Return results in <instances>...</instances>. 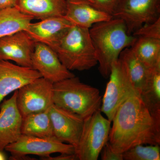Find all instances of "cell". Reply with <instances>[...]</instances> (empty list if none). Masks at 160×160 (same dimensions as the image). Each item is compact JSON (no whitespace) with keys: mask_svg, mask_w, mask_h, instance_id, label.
I'll return each mask as SVG.
<instances>
[{"mask_svg":"<svg viewBox=\"0 0 160 160\" xmlns=\"http://www.w3.org/2000/svg\"><path fill=\"white\" fill-rule=\"evenodd\" d=\"M43 160H78L77 157L75 153H60V155L52 157L50 155L41 157Z\"/></svg>","mask_w":160,"mask_h":160,"instance_id":"27","label":"cell"},{"mask_svg":"<svg viewBox=\"0 0 160 160\" xmlns=\"http://www.w3.org/2000/svg\"><path fill=\"white\" fill-rule=\"evenodd\" d=\"M67 4L66 0H17L15 7L23 13L41 20L65 16Z\"/></svg>","mask_w":160,"mask_h":160,"instance_id":"16","label":"cell"},{"mask_svg":"<svg viewBox=\"0 0 160 160\" xmlns=\"http://www.w3.org/2000/svg\"><path fill=\"white\" fill-rule=\"evenodd\" d=\"M113 18L123 20L129 34L160 18V0H121Z\"/></svg>","mask_w":160,"mask_h":160,"instance_id":"8","label":"cell"},{"mask_svg":"<svg viewBox=\"0 0 160 160\" xmlns=\"http://www.w3.org/2000/svg\"><path fill=\"white\" fill-rule=\"evenodd\" d=\"M51 48L70 71L89 70L98 64L89 29L72 25Z\"/></svg>","mask_w":160,"mask_h":160,"instance_id":"4","label":"cell"},{"mask_svg":"<svg viewBox=\"0 0 160 160\" xmlns=\"http://www.w3.org/2000/svg\"><path fill=\"white\" fill-rule=\"evenodd\" d=\"M109 78L102 98L101 111L112 122L123 103L132 97L139 94L132 85L126 69L119 59L112 64Z\"/></svg>","mask_w":160,"mask_h":160,"instance_id":"6","label":"cell"},{"mask_svg":"<svg viewBox=\"0 0 160 160\" xmlns=\"http://www.w3.org/2000/svg\"><path fill=\"white\" fill-rule=\"evenodd\" d=\"M132 35L136 37L160 39V18L153 22L144 24Z\"/></svg>","mask_w":160,"mask_h":160,"instance_id":"24","label":"cell"},{"mask_svg":"<svg viewBox=\"0 0 160 160\" xmlns=\"http://www.w3.org/2000/svg\"><path fill=\"white\" fill-rule=\"evenodd\" d=\"M130 48L148 68L160 66V39L137 37Z\"/></svg>","mask_w":160,"mask_h":160,"instance_id":"22","label":"cell"},{"mask_svg":"<svg viewBox=\"0 0 160 160\" xmlns=\"http://www.w3.org/2000/svg\"><path fill=\"white\" fill-rule=\"evenodd\" d=\"M49 109L22 118V134L35 137H54Z\"/></svg>","mask_w":160,"mask_h":160,"instance_id":"19","label":"cell"},{"mask_svg":"<svg viewBox=\"0 0 160 160\" xmlns=\"http://www.w3.org/2000/svg\"><path fill=\"white\" fill-rule=\"evenodd\" d=\"M68 2L73 3H85L89 4L92 6L94 4L93 0H66Z\"/></svg>","mask_w":160,"mask_h":160,"instance_id":"29","label":"cell"},{"mask_svg":"<svg viewBox=\"0 0 160 160\" xmlns=\"http://www.w3.org/2000/svg\"><path fill=\"white\" fill-rule=\"evenodd\" d=\"M18 90L0 104V151L14 142L22 135V117L17 106Z\"/></svg>","mask_w":160,"mask_h":160,"instance_id":"14","label":"cell"},{"mask_svg":"<svg viewBox=\"0 0 160 160\" xmlns=\"http://www.w3.org/2000/svg\"><path fill=\"white\" fill-rule=\"evenodd\" d=\"M140 96L152 116L160 122V66L152 68L149 81Z\"/></svg>","mask_w":160,"mask_h":160,"instance_id":"21","label":"cell"},{"mask_svg":"<svg viewBox=\"0 0 160 160\" xmlns=\"http://www.w3.org/2000/svg\"><path fill=\"white\" fill-rule=\"evenodd\" d=\"M31 61L32 68L52 84L75 76L64 66L56 52L44 43H35Z\"/></svg>","mask_w":160,"mask_h":160,"instance_id":"10","label":"cell"},{"mask_svg":"<svg viewBox=\"0 0 160 160\" xmlns=\"http://www.w3.org/2000/svg\"><path fill=\"white\" fill-rule=\"evenodd\" d=\"M53 84L41 77L18 89L17 106L22 118L46 111L53 105Z\"/></svg>","mask_w":160,"mask_h":160,"instance_id":"9","label":"cell"},{"mask_svg":"<svg viewBox=\"0 0 160 160\" xmlns=\"http://www.w3.org/2000/svg\"><path fill=\"white\" fill-rule=\"evenodd\" d=\"M49 112L54 137L61 142L72 145L75 149L82 131L84 119L53 104Z\"/></svg>","mask_w":160,"mask_h":160,"instance_id":"11","label":"cell"},{"mask_svg":"<svg viewBox=\"0 0 160 160\" xmlns=\"http://www.w3.org/2000/svg\"><path fill=\"white\" fill-rule=\"evenodd\" d=\"M36 42L25 31L0 38V61H11L32 68V56Z\"/></svg>","mask_w":160,"mask_h":160,"instance_id":"12","label":"cell"},{"mask_svg":"<svg viewBox=\"0 0 160 160\" xmlns=\"http://www.w3.org/2000/svg\"><path fill=\"white\" fill-rule=\"evenodd\" d=\"M102 96L99 90L81 82L75 76L53 83V105L85 119L101 110Z\"/></svg>","mask_w":160,"mask_h":160,"instance_id":"3","label":"cell"},{"mask_svg":"<svg viewBox=\"0 0 160 160\" xmlns=\"http://www.w3.org/2000/svg\"><path fill=\"white\" fill-rule=\"evenodd\" d=\"M119 59L122 63L135 90L140 95L149 81L152 68L146 66L135 55L130 47L122 51Z\"/></svg>","mask_w":160,"mask_h":160,"instance_id":"18","label":"cell"},{"mask_svg":"<svg viewBox=\"0 0 160 160\" xmlns=\"http://www.w3.org/2000/svg\"><path fill=\"white\" fill-rule=\"evenodd\" d=\"M100 155L102 160H123L122 153L115 152L109 142L103 147Z\"/></svg>","mask_w":160,"mask_h":160,"instance_id":"26","label":"cell"},{"mask_svg":"<svg viewBox=\"0 0 160 160\" xmlns=\"http://www.w3.org/2000/svg\"><path fill=\"white\" fill-rule=\"evenodd\" d=\"M65 18L72 25L90 29L95 24L109 21L113 17L85 3L68 2Z\"/></svg>","mask_w":160,"mask_h":160,"instance_id":"17","label":"cell"},{"mask_svg":"<svg viewBox=\"0 0 160 160\" xmlns=\"http://www.w3.org/2000/svg\"><path fill=\"white\" fill-rule=\"evenodd\" d=\"M89 31L99 71L103 77L108 78L113 63L123 50L133 45L137 37L128 33L125 22L118 18L95 24Z\"/></svg>","mask_w":160,"mask_h":160,"instance_id":"2","label":"cell"},{"mask_svg":"<svg viewBox=\"0 0 160 160\" xmlns=\"http://www.w3.org/2000/svg\"><path fill=\"white\" fill-rule=\"evenodd\" d=\"M92 6L112 16L121 0H93Z\"/></svg>","mask_w":160,"mask_h":160,"instance_id":"25","label":"cell"},{"mask_svg":"<svg viewBox=\"0 0 160 160\" xmlns=\"http://www.w3.org/2000/svg\"><path fill=\"white\" fill-rule=\"evenodd\" d=\"M122 154L123 160H160V145H137Z\"/></svg>","mask_w":160,"mask_h":160,"instance_id":"23","label":"cell"},{"mask_svg":"<svg viewBox=\"0 0 160 160\" xmlns=\"http://www.w3.org/2000/svg\"><path fill=\"white\" fill-rule=\"evenodd\" d=\"M112 122L101 110L84 119L82 131L75 153L79 160H97L109 141Z\"/></svg>","mask_w":160,"mask_h":160,"instance_id":"5","label":"cell"},{"mask_svg":"<svg viewBox=\"0 0 160 160\" xmlns=\"http://www.w3.org/2000/svg\"><path fill=\"white\" fill-rule=\"evenodd\" d=\"M5 150L11 155L12 160L23 159L28 155L41 157L52 153H75V147L64 143L56 138H43L21 135L15 142L6 146Z\"/></svg>","mask_w":160,"mask_h":160,"instance_id":"7","label":"cell"},{"mask_svg":"<svg viewBox=\"0 0 160 160\" xmlns=\"http://www.w3.org/2000/svg\"><path fill=\"white\" fill-rule=\"evenodd\" d=\"M109 142L122 153L139 145L160 144V122L150 113L139 95L132 97L118 109L112 121Z\"/></svg>","mask_w":160,"mask_h":160,"instance_id":"1","label":"cell"},{"mask_svg":"<svg viewBox=\"0 0 160 160\" xmlns=\"http://www.w3.org/2000/svg\"><path fill=\"white\" fill-rule=\"evenodd\" d=\"M34 19L15 7L0 10V38L26 31Z\"/></svg>","mask_w":160,"mask_h":160,"instance_id":"20","label":"cell"},{"mask_svg":"<svg viewBox=\"0 0 160 160\" xmlns=\"http://www.w3.org/2000/svg\"><path fill=\"white\" fill-rule=\"evenodd\" d=\"M17 0H0V10L15 7Z\"/></svg>","mask_w":160,"mask_h":160,"instance_id":"28","label":"cell"},{"mask_svg":"<svg viewBox=\"0 0 160 160\" xmlns=\"http://www.w3.org/2000/svg\"><path fill=\"white\" fill-rule=\"evenodd\" d=\"M6 155L3 153V151H0V160H5L7 159Z\"/></svg>","mask_w":160,"mask_h":160,"instance_id":"30","label":"cell"},{"mask_svg":"<svg viewBox=\"0 0 160 160\" xmlns=\"http://www.w3.org/2000/svg\"><path fill=\"white\" fill-rule=\"evenodd\" d=\"M72 25L64 16L51 17L32 22L26 31L36 42L51 47Z\"/></svg>","mask_w":160,"mask_h":160,"instance_id":"15","label":"cell"},{"mask_svg":"<svg viewBox=\"0 0 160 160\" xmlns=\"http://www.w3.org/2000/svg\"><path fill=\"white\" fill-rule=\"evenodd\" d=\"M41 77V74L32 68L0 61V104L12 92Z\"/></svg>","mask_w":160,"mask_h":160,"instance_id":"13","label":"cell"}]
</instances>
